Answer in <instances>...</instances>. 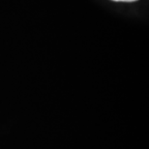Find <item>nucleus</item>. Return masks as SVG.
<instances>
[{
	"mask_svg": "<svg viewBox=\"0 0 149 149\" xmlns=\"http://www.w3.org/2000/svg\"><path fill=\"white\" fill-rule=\"evenodd\" d=\"M112 1H115V2H135V1H138V0H112Z\"/></svg>",
	"mask_w": 149,
	"mask_h": 149,
	"instance_id": "1",
	"label": "nucleus"
}]
</instances>
